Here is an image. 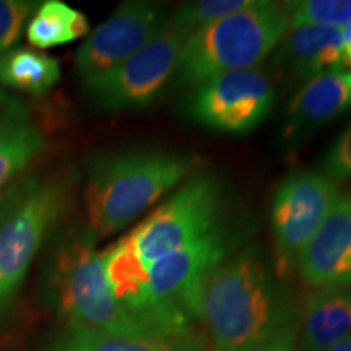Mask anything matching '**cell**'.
<instances>
[{"instance_id": "6da1fadb", "label": "cell", "mask_w": 351, "mask_h": 351, "mask_svg": "<svg viewBox=\"0 0 351 351\" xmlns=\"http://www.w3.org/2000/svg\"><path fill=\"white\" fill-rule=\"evenodd\" d=\"M202 322L218 351H296L301 315L258 245L228 258L202 300Z\"/></svg>"}, {"instance_id": "7a4b0ae2", "label": "cell", "mask_w": 351, "mask_h": 351, "mask_svg": "<svg viewBox=\"0 0 351 351\" xmlns=\"http://www.w3.org/2000/svg\"><path fill=\"white\" fill-rule=\"evenodd\" d=\"M43 271V293L67 327H88L112 335L156 340L117 304L104 274L98 238L86 226H69L51 238Z\"/></svg>"}, {"instance_id": "3957f363", "label": "cell", "mask_w": 351, "mask_h": 351, "mask_svg": "<svg viewBox=\"0 0 351 351\" xmlns=\"http://www.w3.org/2000/svg\"><path fill=\"white\" fill-rule=\"evenodd\" d=\"M194 166L192 156L161 148L96 153L86 165L88 228L96 238L121 231L179 186Z\"/></svg>"}, {"instance_id": "277c9868", "label": "cell", "mask_w": 351, "mask_h": 351, "mask_svg": "<svg viewBox=\"0 0 351 351\" xmlns=\"http://www.w3.org/2000/svg\"><path fill=\"white\" fill-rule=\"evenodd\" d=\"M65 178L20 174L0 192V320L10 314L29 267L70 204Z\"/></svg>"}, {"instance_id": "5b68a950", "label": "cell", "mask_w": 351, "mask_h": 351, "mask_svg": "<svg viewBox=\"0 0 351 351\" xmlns=\"http://www.w3.org/2000/svg\"><path fill=\"white\" fill-rule=\"evenodd\" d=\"M289 28L283 3L252 2L189 34L179 51L173 85L192 88L265 60Z\"/></svg>"}, {"instance_id": "8992f818", "label": "cell", "mask_w": 351, "mask_h": 351, "mask_svg": "<svg viewBox=\"0 0 351 351\" xmlns=\"http://www.w3.org/2000/svg\"><path fill=\"white\" fill-rule=\"evenodd\" d=\"M186 38L166 21L165 28L125 62L82 82L88 103L95 111L109 114L150 106L173 85L176 62Z\"/></svg>"}, {"instance_id": "52a82bcc", "label": "cell", "mask_w": 351, "mask_h": 351, "mask_svg": "<svg viewBox=\"0 0 351 351\" xmlns=\"http://www.w3.org/2000/svg\"><path fill=\"white\" fill-rule=\"evenodd\" d=\"M223 191L212 174H197L129 232L140 261L150 267L166 254L219 226Z\"/></svg>"}, {"instance_id": "ba28073f", "label": "cell", "mask_w": 351, "mask_h": 351, "mask_svg": "<svg viewBox=\"0 0 351 351\" xmlns=\"http://www.w3.org/2000/svg\"><path fill=\"white\" fill-rule=\"evenodd\" d=\"M275 98L274 85L261 70H234L192 86L184 111L205 129L243 135L270 116Z\"/></svg>"}, {"instance_id": "9c48e42d", "label": "cell", "mask_w": 351, "mask_h": 351, "mask_svg": "<svg viewBox=\"0 0 351 351\" xmlns=\"http://www.w3.org/2000/svg\"><path fill=\"white\" fill-rule=\"evenodd\" d=\"M339 197V184L322 171H298L280 184L270 213L280 270L296 267Z\"/></svg>"}, {"instance_id": "30bf717a", "label": "cell", "mask_w": 351, "mask_h": 351, "mask_svg": "<svg viewBox=\"0 0 351 351\" xmlns=\"http://www.w3.org/2000/svg\"><path fill=\"white\" fill-rule=\"evenodd\" d=\"M103 256L112 298L156 340L182 339L195 333L191 315L153 293L148 267L140 261L129 234L104 249Z\"/></svg>"}, {"instance_id": "8fae6325", "label": "cell", "mask_w": 351, "mask_h": 351, "mask_svg": "<svg viewBox=\"0 0 351 351\" xmlns=\"http://www.w3.org/2000/svg\"><path fill=\"white\" fill-rule=\"evenodd\" d=\"M231 236L221 225L194 243L158 258L148 267L153 293L192 319L202 315V300L212 275L230 258Z\"/></svg>"}, {"instance_id": "7c38bea8", "label": "cell", "mask_w": 351, "mask_h": 351, "mask_svg": "<svg viewBox=\"0 0 351 351\" xmlns=\"http://www.w3.org/2000/svg\"><path fill=\"white\" fill-rule=\"evenodd\" d=\"M166 21L156 3L122 2L77 51L75 69L82 82L125 62L165 28Z\"/></svg>"}, {"instance_id": "4fadbf2b", "label": "cell", "mask_w": 351, "mask_h": 351, "mask_svg": "<svg viewBox=\"0 0 351 351\" xmlns=\"http://www.w3.org/2000/svg\"><path fill=\"white\" fill-rule=\"evenodd\" d=\"M302 282L317 289L351 287V192L340 195L298 257Z\"/></svg>"}, {"instance_id": "5bb4252c", "label": "cell", "mask_w": 351, "mask_h": 351, "mask_svg": "<svg viewBox=\"0 0 351 351\" xmlns=\"http://www.w3.org/2000/svg\"><path fill=\"white\" fill-rule=\"evenodd\" d=\"M345 41L341 28L300 26L285 34L271 57V69L283 85H304L327 70L343 67Z\"/></svg>"}, {"instance_id": "9a60e30c", "label": "cell", "mask_w": 351, "mask_h": 351, "mask_svg": "<svg viewBox=\"0 0 351 351\" xmlns=\"http://www.w3.org/2000/svg\"><path fill=\"white\" fill-rule=\"evenodd\" d=\"M351 109V72L327 70L306 82L287 109L285 137L302 138Z\"/></svg>"}, {"instance_id": "2e32d148", "label": "cell", "mask_w": 351, "mask_h": 351, "mask_svg": "<svg viewBox=\"0 0 351 351\" xmlns=\"http://www.w3.org/2000/svg\"><path fill=\"white\" fill-rule=\"evenodd\" d=\"M46 147L47 140L41 127L29 119L20 103L7 99L0 109V192L15 181Z\"/></svg>"}, {"instance_id": "e0dca14e", "label": "cell", "mask_w": 351, "mask_h": 351, "mask_svg": "<svg viewBox=\"0 0 351 351\" xmlns=\"http://www.w3.org/2000/svg\"><path fill=\"white\" fill-rule=\"evenodd\" d=\"M301 343L304 351H327L351 335V289H317L306 301L301 315Z\"/></svg>"}, {"instance_id": "ac0fdd59", "label": "cell", "mask_w": 351, "mask_h": 351, "mask_svg": "<svg viewBox=\"0 0 351 351\" xmlns=\"http://www.w3.org/2000/svg\"><path fill=\"white\" fill-rule=\"evenodd\" d=\"M200 333L174 340H140L119 337L88 327H67L47 351H205Z\"/></svg>"}, {"instance_id": "d6986e66", "label": "cell", "mask_w": 351, "mask_h": 351, "mask_svg": "<svg viewBox=\"0 0 351 351\" xmlns=\"http://www.w3.org/2000/svg\"><path fill=\"white\" fill-rule=\"evenodd\" d=\"M60 78V65L54 57L13 47L0 59V85L33 96L46 95Z\"/></svg>"}, {"instance_id": "ffe728a7", "label": "cell", "mask_w": 351, "mask_h": 351, "mask_svg": "<svg viewBox=\"0 0 351 351\" xmlns=\"http://www.w3.org/2000/svg\"><path fill=\"white\" fill-rule=\"evenodd\" d=\"M88 32L90 23L86 16L60 0L43 2L26 25V38L36 49L62 46L83 38Z\"/></svg>"}, {"instance_id": "44dd1931", "label": "cell", "mask_w": 351, "mask_h": 351, "mask_svg": "<svg viewBox=\"0 0 351 351\" xmlns=\"http://www.w3.org/2000/svg\"><path fill=\"white\" fill-rule=\"evenodd\" d=\"M289 26H332L345 28L351 23V0H296L283 3Z\"/></svg>"}, {"instance_id": "7402d4cb", "label": "cell", "mask_w": 351, "mask_h": 351, "mask_svg": "<svg viewBox=\"0 0 351 351\" xmlns=\"http://www.w3.org/2000/svg\"><path fill=\"white\" fill-rule=\"evenodd\" d=\"M254 0H200V2H189L174 13L168 23L189 36L202 26L213 23L223 16L249 7Z\"/></svg>"}, {"instance_id": "603a6c76", "label": "cell", "mask_w": 351, "mask_h": 351, "mask_svg": "<svg viewBox=\"0 0 351 351\" xmlns=\"http://www.w3.org/2000/svg\"><path fill=\"white\" fill-rule=\"evenodd\" d=\"M36 5L29 0H0V59L13 49Z\"/></svg>"}, {"instance_id": "cb8c5ba5", "label": "cell", "mask_w": 351, "mask_h": 351, "mask_svg": "<svg viewBox=\"0 0 351 351\" xmlns=\"http://www.w3.org/2000/svg\"><path fill=\"white\" fill-rule=\"evenodd\" d=\"M322 173L332 181L345 182L351 179V125L341 132L322 158Z\"/></svg>"}, {"instance_id": "d4e9b609", "label": "cell", "mask_w": 351, "mask_h": 351, "mask_svg": "<svg viewBox=\"0 0 351 351\" xmlns=\"http://www.w3.org/2000/svg\"><path fill=\"white\" fill-rule=\"evenodd\" d=\"M327 351H351V335L345 337L340 341H337L335 345H332Z\"/></svg>"}, {"instance_id": "484cf974", "label": "cell", "mask_w": 351, "mask_h": 351, "mask_svg": "<svg viewBox=\"0 0 351 351\" xmlns=\"http://www.w3.org/2000/svg\"><path fill=\"white\" fill-rule=\"evenodd\" d=\"M345 62H351V38L345 41Z\"/></svg>"}, {"instance_id": "4316f807", "label": "cell", "mask_w": 351, "mask_h": 351, "mask_svg": "<svg viewBox=\"0 0 351 351\" xmlns=\"http://www.w3.org/2000/svg\"><path fill=\"white\" fill-rule=\"evenodd\" d=\"M5 103H7V99H5V98H2V96H0V109L3 108V104H5Z\"/></svg>"}]
</instances>
